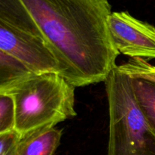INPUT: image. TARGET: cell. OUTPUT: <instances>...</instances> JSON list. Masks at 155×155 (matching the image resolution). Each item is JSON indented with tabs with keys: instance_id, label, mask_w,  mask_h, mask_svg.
Instances as JSON below:
<instances>
[{
	"instance_id": "obj_8",
	"label": "cell",
	"mask_w": 155,
	"mask_h": 155,
	"mask_svg": "<svg viewBox=\"0 0 155 155\" xmlns=\"http://www.w3.org/2000/svg\"><path fill=\"white\" fill-rule=\"evenodd\" d=\"M131 85L136 103L147 124L155 134V83L131 78Z\"/></svg>"
},
{
	"instance_id": "obj_11",
	"label": "cell",
	"mask_w": 155,
	"mask_h": 155,
	"mask_svg": "<svg viewBox=\"0 0 155 155\" xmlns=\"http://www.w3.org/2000/svg\"><path fill=\"white\" fill-rule=\"evenodd\" d=\"M15 104L8 92H0V134L15 130Z\"/></svg>"
},
{
	"instance_id": "obj_3",
	"label": "cell",
	"mask_w": 155,
	"mask_h": 155,
	"mask_svg": "<svg viewBox=\"0 0 155 155\" xmlns=\"http://www.w3.org/2000/svg\"><path fill=\"white\" fill-rule=\"evenodd\" d=\"M104 83L109 109L107 155H155V134L136 103L131 78L117 66Z\"/></svg>"
},
{
	"instance_id": "obj_7",
	"label": "cell",
	"mask_w": 155,
	"mask_h": 155,
	"mask_svg": "<svg viewBox=\"0 0 155 155\" xmlns=\"http://www.w3.org/2000/svg\"><path fill=\"white\" fill-rule=\"evenodd\" d=\"M33 74L22 62L0 49V92H9Z\"/></svg>"
},
{
	"instance_id": "obj_1",
	"label": "cell",
	"mask_w": 155,
	"mask_h": 155,
	"mask_svg": "<svg viewBox=\"0 0 155 155\" xmlns=\"http://www.w3.org/2000/svg\"><path fill=\"white\" fill-rule=\"evenodd\" d=\"M58 64L75 87L104 82L118 51L109 33L108 0H21Z\"/></svg>"
},
{
	"instance_id": "obj_6",
	"label": "cell",
	"mask_w": 155,
	"mask_h": 155,
	"mask_svg": "<svg viewBox=\"0 0 155 155\" xmlns=\"http://www.w3.org/2000/svg\"><path fill=\"white\" fill-rule=\"evenodd\" d=\"M61 130L45 127L21 136L18 155H53L60 144Z\"/></svg>"
},
{
	"instance_id": "obj_4",
	"label": "cell",
	"mask_w": 155,
	"mask_h": 155,
	"mask_svg": "<svg viewBox=\"0 0 155 155\" xmlns=\"http://www.w3.org/2000/svg\"><path fill=\"white\" fill-rule=\"evenodd\" d=\"M0 49L22 62L33 74H59L58 64L42 33L23 30L0 20Z\"/></svg>"
},
{
	"instance_id": "obj_9",
	"label": "cell",
	"mask_w": 155,
	"mask_h": 155,
	"mask_svg": "<svg viewBox=\"0 0 155 155\" xmlns=\"http://www.w3.org/2000/svg\"><path fill=\"white\" fill-rule=\"evenodd\" d=\"M0 20L34 33H41L21 0H0Z\"/></svg>"
},
{
	"instance_id": "obj_10",
	"label": "cell",
	"mask_w": 155,
	"mask_h": 155,
	"mask_svg": "<svg viewBox=\"0 0 155 155\" xmlns=\"http://www.w3.org/2000/svg\"><path fill=\"white\" fill-rule=\"evenodd\" d=\"M117 68L131 78L142 79L155 83V66L145 59L130 58L128 61L117 66Z\"/></svg>"
},
{
	"instance_id": "obj_5",
	"label": "cell",
	"mask_w": 155,
	"mask_h": 155,
	"mask_svg": "<svg viewBox=\"0 0 155 155\" xmlns=\"http://www.w3.org/2000/svg\"><path fill=\"white\" fill-rule=\"evenodd\" d=\"M109 33L119 54L130 58H155V27L137 19L128 12H111Z\"/></svg>"
},
{
	"instance_id": "obj_12",
	"label": "cell",
	"mask_w": 155,
	"mask_h": 155,
	"mask_svg": "<svg viewBox=\"0 0 155 155\" xmlns=\"http://www.w3.org/2000/svg\"><path fill=\"white\" fill-rule=\"evenodd\" d=\"M21 135L16 131L0 134V155H18Z\"/></svg>"
},
{
	"instance_id": "obj_2",
	"label": "cell",
	"mask_w": 155,
	"mask_h": 155,
	"mask_svg": "<svg viewBox=\"0 0 155 155\" xmlns=\"http://www.w3.org/2000/svg\"><path fill=\"white\" fill-rule=\"evenodd\" d=\"M75 89L58 73L34 74L8 92L15 104V130L21 136L77 115Z\"/></svg>"
}]
</instances>
